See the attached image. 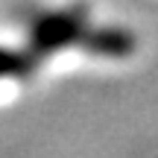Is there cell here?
Listing matches in <instances>:
<instances>
[{"mask_svg":"<svg viewBox=\"0 0 158 158\" xmlns=\"http://www.w3.org/2000/svg\"><path fill=\"white\" fill-rule=\"evenodd\" d=\"M35 68V59L29 53H18V50H6L0 47V79L6 76H27Z\"/></svg>","mask_w":158,"mask_h":158,"instance_id":"3957f363","label":"cell"},{"mask_svg":"<svg viewBox=\"0 0 158 158\" xmlns=\"http://www.w3.org/2000/svg\"><path fill=\"white\" fill-rule=\"evenodd\" d=\"M79 44L85 47L88 53H97V56H129L132 50H135V38H132V32H126V29H88L85 27V32L79 35Z\"/></svg>","mask_w":158,"mask_h":158,"instance_id":"7a4b0ae2","label":"cell"},{"mask_svg":"<svg viewBox=\"0 0 158 158\" xmlns=\"http://www.w3.org/2000/svg\"><path fill=\"white\" fill-rule=\"evenodd\" d=\"M85 32V9H62V12H50V15L38 18L32 23L29 32V56L38 59L50 56V53L62 50V47L79 41V35Z\"/></svg>","mask_w":158,"mask_h":158,"instance_id":"6da1fadb","label":"cell"}]
</instances>
